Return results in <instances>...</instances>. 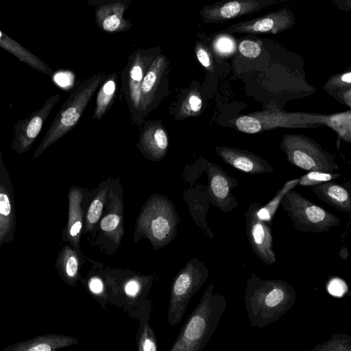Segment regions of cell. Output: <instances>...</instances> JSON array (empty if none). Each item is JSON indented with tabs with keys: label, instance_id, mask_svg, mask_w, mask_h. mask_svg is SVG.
I'll return each instance as SVG.
<instances>
[{
	"label": "cell",
	"instance_id": "cell-1",
	"mask_svg": "<svg viewBox=\"0 0 351 351\" xmlns=\"http://www.w3.org/2000/svg\"><path fill=\"white\" fill-rule=\"evenodd\" d=\"M295 300V290L288 282L264 280L252 272L246 280L244 301L251 326L262 328L278 321Z\"/></svg>",
	"mask_w": 351,
	"mask_h": 351
},
{
	"label": "cell",
	"instance_id": "cell-2",
	"mask_svg": "<svg viewBox=\"0 0 351 351\" xmlns=\"http://www.w3.org/2000/svg\"><path fill=\"white\" fill-rule=\"evenodd\" d=\"M209 285L182 326L169 351H202L215 331L226 308L223 295Z\"/></svg>",
	"mask_w": 351,
	"mask_h": 351
},
{
	"label": "cell",
	"instance_id": "cell-3",
	"mask_svg": "<svg viewBox=\"0 0 351 351\" xmlns=\"http://www.w3.org/2000/svg\"><path fill=\"white\" fill-rule=\"evenodd\" d=\"M104 78V73L95 75L80 84L72 92L60 108L44 138L36 149L33 159L38 158L48 147L75 127Z\"/></svg>",
	"mask_w": 351,
	"mask_h": 351
},
{
	"label": "cell",
	"instance_id": "cell-4",
	"mask_svg": "<svg viewBox=\"0 0 351 351\" xmlns=\"http://www.w3.org/2000/svg\"><path fill=\"white\" fill-rule=\"evenodd\" d=\"M178 221L171 203L162 197L154 196L147 201L138 217L136 233L148 239L157 250L173 239Z\"/></svg>",
	"mask_w": 351,
	"mask_h": 351
},
{
	"label": "cell",
	"instance_id": "cell-5",
	"mask_svg": "<svg viewBox=\"0 0 351 351\" xmlns=\"http://www.w3.org/2000/svg\"><path fill=\"white\" fill-rule=\"evenodd\" d=\"M280 148L290 164L308 172L332 173L339 169L335 156L307 136L285 134L282 136Z\"/></svg>",
	"mask_w": 351,
	"mask_h": 351
},
{
	"label": "cell",
	"instance_id": "cell-6",
	"mask_svg": "<svg viewBox=\"0 0 351 351\" xmlns=\"http://www.w3.org/2000/svg\"><path fill=\"white\" fill-rule=\"evenodd\" d=\"M280 205L295 228L302 232H326L341 223L339 217L292 190L285 195Z\"/></svg>",
	"mask_w": 351,
	"mask_h": 351
},
{
	"label": "cell",
	"instance_id": "cell-7",
	"mask_svg": "<svg viewBox=\"0 0 351 351\" xmlns=\"http://www.w3.org/2000/svg\"><path fill=\"white\" fill-rule=\"evenodd\" d=\"M208 269L197 258L191 260L172 282L167 308V322L171 326L180 323L191 298L204 284Z\"/></svg>",
	"mask_w": 351,
	"mask_h": 351
},
{
	"label": "cell",
	"instance_id": "cell-8",
	"mask_svg": "<svg viewBox=\"0 0 351 351\" xmlns=\"http://www.w3.org/2000/svg\"><path fill=\"white\" fill-rule=\"evenodd\" d=\"M234 123L239 131L247 134H256L278 128H313L322 126L316 113L289 112L278 109L241 115Z\"/></svg>",
	"mask_w": 351,
	"mask_h": 351
},
{
	"label": "cell",
	"instance_id": "cell-9",
	"mask_svg": "<svg viewBox=\"0 0 351 351\" xmlns=\"http://www.w3.org/2000/svg\"><path fill=\"white\" fill-rule=\"evenodd\" d=\"M289 0H232L206 5L200 12L206 23H223Z\"/></svg>",
	"mask_w": 351,
	"mask_h": 351
},
{
	"label": "cell",
	"instance_id": "cell-10",
	"mask_svg": "<svg viewBox=\"0 0 351 351\" xmlns=\"http://www.w3.org/2000/svg\"><path fill=\"white\" fill-rule=\"evenodd\" d=\"M261 204L251 202L245 213L246 234L254 253L267 266L276 262V253L273 248V237L271 225L260 219L257 211Z\"/></svg>",
	"mask_w": 351,
	"mask_h": 351
},
{
	"label": "cell",
	"instance_id": "cell-11",
	"mask_svg": "<svg viewBox=\"0 0 351 351\" xmlns=\"http://www.w3.org/2000/svg\"><path fill=\"white\" fill-rule=\"evenodd\" d=\"M60 95L56 94L50 97L41 106L27 118L20 120L14 125L13 140L11 149L22 154L27 152L38 136L41 128L51 112L53 108L59 101Z\"/></svg>",
	"mask_w": 351,
	"mask_h": 351
},
{
	"label": "cell",
	"instance_id": "cell-12",
	"mask_svg": "<svg viewBox=\"0 0 351 351\" xmlns=\"http://www.w3.org/2000/svg\"><path fill=\"white\" fill-rule=\"evenodd\" d=\"M296 19L286 8L253 19L236 23L224 29L226 34H278L291 29Z\"/></svg>",
	"mask_w": 351,
	"mask_h": 351
},
{
	"label": "cell",
	"instance_id": "cell-13",
	"mask_svg": "<svg viewBox=\"0 0 351 351\" xmlns=\"http://www.w3.org/2000/svg\"><path fill=\"white\" fill-rule=\"evenodd\" d=\"M206 162L208 189L212 203L223 213L232 211L238 205L236 197L231 193V191L238 185L237 180L217 165Z\"/></svg>",
	"mask_w": 351,
	"mask_h": 351
},
{
	"label": "cell",
	"instance_id": "cell-14",
	"mask_svg": "<svg viewBox=\"0 0 351 351\" xmlns=\"http://www.w3.org/2000/svg\"><path fill=\"white\" fill-rule=\"evenodd\" d=\"M16 228L14 186L10 171L0 175V248L13 242Z\"/></svg>",
	"mask_w": 351,
	"mask_h": 351
},
{
	"label": "cell",
	"instance_id": "cell-15",
	"mask_svg": "<svg viewBox=\"0 0 351 351\" xmlns=\"http://www.w3.org/2000/svg\"><path fill=\"white\" fill-rule=\"evenodd\" d=\"M215 152L224 162L245 173H271L274 167L261 156L237 147L217 146Z\"/></svg>",
	"mask_w": 351,
	"mask_h": 351
},
{
	"label": "cell",
	"instance_id": "cell-16",
	"mask_svg": "<svg viewBox=\"0 0 351 351\" xmlns=\"http://www.w3.org/2000/svg\"><path fill=\"white\" fill-rule=\"evenodd\" d=\"M166 58L162 55L155 56L145 74L141 85V97L138 111L145 113L151 110L156 99V93L160 88L166 69Z\"/></svg>",
	"mask_w": 351,
	"mask_h": 351
},
{
	"label": "cell",
	"instance_id": "cell-17",
	"mask_svg": "<svg viewBox=\"0 0 351 351\" xmlns=\"http://www.w3.org/2000/svg\"><path fill=\"white\" fill-rule=\"evenodd\" d=\"M82 190L73 186L68 193L69 210L66 225L62 238L75 250L80 251V240L83 227V210L82 208Z\"/></svg>",
	"mask_w": 351,
	"mask_h": 351
},
{
	"label": "cell",
	"instance_id": "cell-18",
	"mask_svg": "<svg viewBox=\"0 0 351 351\" xmlns=\"http://www.w3.org/2000/svg\"><path fill=\"white\" fill-rule=\"evenodd\" d=\"M79 343L72 336L49 333L9 345L1 351H58Z\"/></svg>",
	"mask_w": 351,
	"mask_h": 351
},
{
	"label": "cell",
	"instance_id": "cell-19",
	"mask_svg": "<svg viewBox=\"0 0 351 351\" xmlns=\"http://www.w3.org/2000/svg\"><path fill=\"white\" fill-rule=\"evenodd\" d=\"M132 56L128 73L127 94L132 108L138 110L141 85L143 77L155 56L152 54L145 55L141 51H136Z\"/></svg>",
	"mask_w": 351,
	"mask_h": 351
},
{
	"label": "cell",
	"instance_id": "cell-20",
	"mask_svg": "<svg viewBox=\"0 0 351 351\" xmlns=\"http://www.w3.org/2000/svg\"><path fill=\"white\" fill-rule=\"evenodd\" d=\"M127 5L123 2H110L99 6L95 12L99 27L108 32H116L130 28V23L123 19Z\"/></svg>",
	"mask_w": 351,
	"mask_h": 351
},
{
	"label": "cell",
	"instance_id": "cell-21",
	"mask_svg": "<svg viewBox=\"0 0 351 351\" xmlns=\"http://www.w3.org/2000/svg\"><path fill=\"white\" fill-rule=\"evenodd\" d=\"M81 259L80 251L66 243L58 254L55 267L64 283L69 286L76 285L80 279Z\"/></svg>",
	"mask_w": 351,
	"mask_h": 351
},
{
	"label": "cell",
	"instance_id": "cell-22",
	"mask_svg": "<svg viewBox=\"0 0 351 351\" xmlns=\"http://www.w3.org/2000/svg\"><path fill=\"white\" fill-rule=\"evenodd\" d=\"M321 200L339 210L351 213V198L346 188L332 182L310 186Z\"/></svg>",
	"mask_w": 351,
	"mask_h": 351
},
{
	"label": "cell",
	"instance_id": "cell-23",
	"mask_svg": "<svg viewBox=\"0 0 351 351\" xmlns=\"http://www.w3.org/2000/svg\"><path fill=\"white\" fill-rule=\"evenodd\" d=\"M141 149L153 160H159L166 154L169 141L162 125L154 124L148 127L142 134L140 141Z\"/></svg>",
	"mask_w": 351,
	"mask_h": 351
},
{
	"label": "cell",
	"instance_id": "cell-24",
	"mask_svg": "<svg viewBox=\"0 0 351 351\" xmlns=\"http://www.w3.org/2000/svg\"><path fill=\"white\" fill-rule=\"evenodd\" d=\"M0 47L32 68L47 75L52 73L48 65L1 30Z\"/></svg>",
	"mask_w": 351,
	"mask_h": 351
},
{
	"label": "cell",
	"instance_id": "cell-25",
	"mask_svg": "<svg viewBox=\"0 0 351 351\" xmlns=\"http://www.w3.org/2000/svg\"><path fill=\"white\" fill-rule=\"evenodd\" d=\"M100 228L107 237L119 245L123 234L122 222V204L117 197L111 201L108 213L100 222Z\"/></svg>",
	"mask_w": 351,
	"mask_h": 351
},
{
	"label": "cell",
	"instance_id": "cell-26",
	"mask_svg": "<svg viewBox=\"0 0 351 351\" xmlns=\"http://www.w3.org/2000/svg\"><path fill=\"white\" fill-rule=\"evenodd\" d=\"M329 95L339 102L351 107V71L349 70L330 77L323 86Z\"/></svg>",
	"mask_w": 351,
	"mask_h": 351
},
{
	"label": "cell",
	"instance_id": "cell-27",
	"mask_svg": "<svg viewBox=\"0 0 351 351\" xmlns=\"http://www.w3.org/2000/svg\"><path fill=\"white\" fill-rule=\"evenodd\" d=\"M319 123L335 131L339 138L351 143V110L329 114H317Z\"/></svg>",
	"mask_w": 351,
	"mask_h": 351
},
{
	"label": "cell",
	"instance_id": "cell-28",
	"mask_svg": "<svg viewBox=\"0 0 351 351\" xmlns=\"http://www.w3.org/2000/svg\"><path fill=\"white\" fill-rule=\"evenodd\" d=\"M116 76L111 75L101 86L96 101L93 118L100 119L110 106L116 91Z\"/></svg>",
	"mask_w": 351,
	"mask_h": 351
},
{
	"label": "cell",
	"instance_id": "cell-29",
	"mask_svg": "<svg viewBox=\"0 0 351 351\" xmlns=\"http://www.w3.org/2000/svg\"><path fill=\"white\" fill-rule=\"evenodd\" d=\"M299 180L300 178L289 180L285 183L283 186L276 192V195L268 204L263 206H261L257 211L258 217L271 225L272 219L278 206L280 204L282 197L288 191L298 184Z\"/></svg>",
	"mask_w": 351,
	"mask_h": 351
},
{
	"label": "cell",
	"instance_id": "cell-30",
	"mask_svg": "<svg viewBox=\"0 0 351 351\" xmlns=\"http://www.w3.org/2000/svg\"><path fill=\"white\" fill-rule=\"evenodd\" d=\"M150 311H145L137 317L141 323L138 334V351H158L156 335L148 324Z\"/></svg>",
	"mask_w": 351,
	"mask_h": 351
},
{
	"label": "cell",
	"instance_id": "cell-31",
	"mask_svg": "<svg viewBox=\"0 0 351 351\" xmlns=\"http://www.w3.org/2000/svg\"><path fill=\"white\" fill-rule=\"evenodd\" d=\"M202 99L197 88L191 89L184 97L178 108V115L182 119L199 114L202 108Z\"/></svg>",
	"mask_w": 351,
	"mask_h": 351
},
{
	"label": "cell",
	"instance_id": "cell-32",
	"mask_svg": "<svg viewBox=\"0 0 351 351\" xmlns=\"http://www.w3.org/2000/svg\"><path fill=\"white\" fill-rule=\"evenodd\" d=\"M108 186L101 189L90 203L86 215L85 232H90L100 218L106 199Z\"/></svg>",
	"mask_w": 351,
	"mask_h": 351
},
{
	"label": "cell",
	"instance_id": "cell-33",
	"mask_svg": "<svg viewBox=\"0 0 351 351\" xmlns=\"http://www.w3.org/2000/svg\"><path fill=\"white\" fill-rule=\"evenodd\" d=\"M308 351H351V337L348 334H334Z\"/></svg>",
	"mask_w": 351,
	"mask_h": 351
},
{
	"label": "cell",
	"instance_id": "cell-34",
	"mask_svg": "<svg viewBox=\"0 0 351 351\" xmlns=\"http://www.w3.org/2000/svg\"><path fill=\"white\" fill-rule=\"evenodd\" d=\"M340 177L341 175L335 172L309 171L300 178L298 184L304 186H312L337 180Z\"/></svg>",
	"mask_w": 351,
	"mask_h": 351
},
{
	"label": "cell",
	"instance_id": "cell-35",
	"mask_svg": "<svg viewBox=\"0 0 351 351\" xmlns=\"http://www.w3.org/2000/svg\"><path fill=\"white\" fill-rule=\"evenodd\" d=\"M215 51L221 56H226L232 54L236 49L235 42L228 34L219 35L213 40V44Z\"/></svg>",
	"mask_w": 351,
	"mask_h": 351
},
{
	"label": "cell",
	"instance_id": "cell-36",
	"mask_svg": "<svg viewBox=\"0 0 351 351\" xmlns=\"http://www.w3.org/2000/svg\"><path fill=\"white\" fill-rule=\"evenodd\" d=\"M87 287L93 297L106 309V304H108L110 302L102 280L97 276H93L89 279L87 282Z\"/></svg>",
	"mask_w": 351,
	"mask_h": 351
},
{
	"label": "cell",
	"instance_id": "cell-37",
	"mask_svg": "<svg viewBox=\"0 0 351 351\" xmlns=\"http://www.w3.org/2000/svg\"><path fill=\"white\" fill-rule=\"evenodd\" d=\"M238 50L242 56L249 58H256L261 52L260 45L256 41L248 39L240 42Z\"/></svg>",
	"mask_w": 351,
	"mask_h": 351
},
{
	"label": "cell",
	"instance_id": "cell-38",
	"mask_svg": "<svg viewBox=\"0 0 351 351\" xmlns=\"http://www.w3.org/2000/svg\"><path fill=\"white\" fill-rule=\"evenodd\" d=\"M195 55L199 63L208 71H213V58L209 50L202 44H197Z\"/></svg>",
	"mask_w": 351,
	"mask_h": 351
},
{
	"label": "cell",
	"instance_id": "cell-39",
	"mask_svg": "<svg viewBox=\"0 0 351 351\" xmlns=\"http://www.w3.org/2000/svg\"><path fill=\"white\" fill-rule=\"evenodd\" d=\"M327 291L331 295L341 298L346 293L348 287L346 282L341 278H333L327 284Z\"/></svg>",
	"mask_w": 351,
	"mask_h": 351
},
{
	"label": "cell",
	"instance_id": "cell-40",
	"mask_svg": "<svg viewBox=\"0 0 351 351\" xmlns=\"http://www.w3.org/2000/svg\"><path fill=\"white\" fill-rule=\"evenodd\" d=\"M54 81L61 87H69L73 83L74 76L69 71H61L54 75Z\"/></svg>",
	"mask_w": 351,
	"mask_h": 351
},
{
	"label": "cell",
	"instance_id": "cell-41",
	"mask_svg": "<svg viewBox=\"0 0 351 351\" xmlns=\"http://www.w3.org/2000/svg\"><path fill=\"white\" fill-rule=\"evenodd\" d=\"M348 255H349V253L348 251V248L345 246L341 247V248L340 249V251L339 252V257L342 260L345 261L347 259Z\"/></svg>",
	"mask_w": 351,
	"mask_h": 351
},
{
	"label": "cell",
	"instance_id": "cell-42",
	"mask_svg": "<svg viewBox=\"0 0 351 351\" xmlns=\"http://www.w3.org/2000/svg\"><path fill=\"white\" fill-rule=\"evenodd\" d=\"M2 153L0 152V175L3 171V170L7 168L6 165L3 163L2 160Z\"/></svg>",
	"mask_w": 351,
	"mask_h": 351
}]
</instances>
